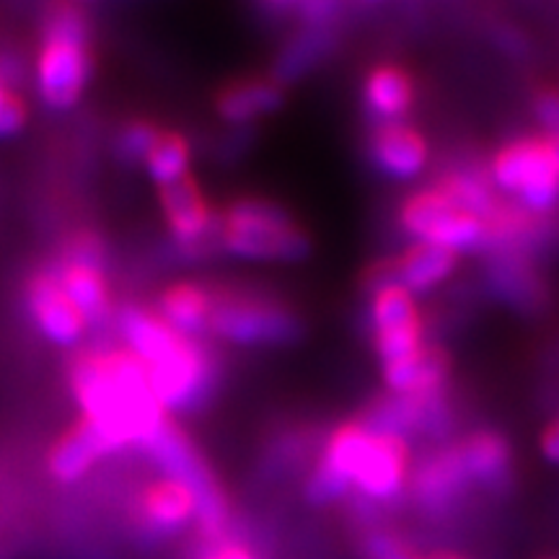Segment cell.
Listing matches in <instances>:
<instances>
[{
	"label": "cell",
	"instance_id": "1",
	"mask_svg": "<svg viewBox=\"0 0 559 559\" xmlns=\"http://www.w3.org/2000/svg\"><path fill=\"white\" fill-rule=\"evenodd\" d=\"M68 383L81 417L107 432L117 451L140 449L169 417L153 396L143 362L122 345L83 349L70 362Z\"/></svg>",
	"mask_w": 559,
	"mask_h": 559
},
{
	"label": "cell",
	"instance_id": "2",
	"mask_svg": "<svg viewBox=\"0 0 559 559\" xmlns=\"http://www.w3.org/2000/svg\"><path fill=\"white\" fill-rule=\"evenodd\" d=\"M407 477V443L376 436L358 419L342 425L326 440L306 479V498L324 508L345 500L355 489L366 506H386L404 492Z\"/></svg>",
	"mask_w": 559,
	"mask_h": 559
},
{
	"label": "cell",
	"instance_id": "3",
	"mask_svg": "<svg viewBox=\"0 0 559 559\" xmlns=\"http://www.w3.org/2000/svg\"><path fill=\"white\" fill-rule=\"evenodd\" d=\"M94 68L86 13L73 0H52L41 13L34 60V86L41 104L55 111L73 109L86 94Z\"/></svg>",
	"mask_w": 559,
	"mask_h": 559
},
{
	"label": "cell",
	"instance_id": "4",
	"mask_svg": "<svg viewBox=\"0 0 559 559\" xmlns=\"http://www.w3.org/2000/svg\"><path fill=\"white\" fill-rule=\"evenodd\" d=\"M221 249L249 262H304L311 239L277 202L243 198L218 213Z\"/></svg>",
	"mask_w": 559,
	"mask_h": 559
},
{
	"label": "cell",
	"instance_id": "5",
	"mask_svg": "<svg viewBox=\"0 0 559 559\" xmlns=\"http://www.w3.org/2000/svg\"><path fill=\"white\" fill-rule=\"evenodd\" d=\"M140 451L158 466L166 479L179 481L181 487L190 489L194 500V521L202 531V536L210 542L223 539V531L228 523V500L223 487L210 472L207 461L202 459L192 438L179 428L177 419L166 417L164 423L153 430Z\"/></svg>",
	"mask_w": 559,
	"mask_h": 559
},
{
	"label": "cell",
	"instance_id": "6",
	"mask_svg": "<svg viewBox=\"0 0 559 559\" xmlns=\"http://www.w3.org/2000/svg\"><path fill=\"white\" fill-rule=\"evenodd\" d=\"M207 334L236 347H283L304 334V321L272 298L213 293Z\"/></svg>",
	"mask_w": 559,
	"mask_h": 559
},
{
	"label": "cell",
	"instance_id": "7",
	"mask_svg": "<svg viewBox=\"0 0 559 559\" xmlns=\"http://www.w3.org/2000/svg\"><path fill=\"white\" fill-rule=\"evenodd\" d=\"M145 373L166 415H198L218 391L221 360L205 340L185 337L169 358L145 368Z\"/></svg>",
	"mask_w": 559,
	"mask_h": 559
},
{
	"label": "cell",
	"instance_id": "8",
	"mask_svg": "<svg viewBox=\"0 0 559 559\" xmlns=\"http://www.w3.org/2000/svg\"><path fill=\"white\" fill-rule=\"evenodd\" d=\"M489 181L495 192L508 194L531 215H549L559 207V166L547 138H523L498 151Z\"/></svg>",
	"mask_w": 559,
	"mask_h": 559
},
{
	"label": "cell",
	"instance_id": "9",
	"mask_svg": "<svg viewBox=\"0 0 559 559\" xmlns=\"http://www.w3.org/2000/svg\"><path fill=\"white\" fill-rule=\"evenodd\" d=\"M402 228L415 243H432L453 254H477L498 247V230L459 210L438 190L412 194L402 207Z\"/></svg>",
	"mask_w": 559,
	"mask_h": 559
},
{
	"label": "cell",
	"instance_id": "10",
	"mask_svg": "<svg viewBox=\"0 0 559 559\" xmlns=\"http://www.w3.org/2000/svg\"><path fill=\"white\" fill-rule=\"evenodd\" d=\"M158 202L171 236V249L177 251L181 260L198 262L205 260L213 249H221L218 213L210 207V202L192 177L160 187Z\"/></svg>",
	"mask_w": 559,
	"mask_h": 559
},
{
	"label": "cell",
	"instance_id": "11",
	"mask_svg": "<svg viewBox=\"0 0 559 559\" xmlns=\"http://www.w3.org/2000/svg\"><path fill=\"white\" fill-rule=\"evenodd\" d=\"M360 423L376 436L407 443L412 436L432 440L445 438L453 428V415L443 391L423 396L386 394L383 400L373 402V407L366 412Z\"/></svg>",
	"mask_w": 559,
	"mask_h": 559
},
{
	"label": "cell",
	"instance_id": "12",
	"mask_svg": "<svg viewBox=\"0 0 559 559\" xmlns=\"http://www.w3.org/2000/svg\"><path fill=\"white\" fill-rule=\"evenodd\" d=\"M24 306L39 334L58 347H79L88 334L86 319L62 290L52 264H41L24 283Z\"/></svg>",
	"mask_w": 559,
	"mask_h": 559
},
{
	"label": "cell",
	"instance_id": "13",
	"mask_svg": "<svg viewBox=\"0 0 559 559\" xmlns=\"http://www.w3.org/2000/svg\"><path fill=\"white\" fill-rule=\"evenodd\" d=\"M373 347L381 366L404 360L423 349V321L415 298L396 285H379L370 300Z\"/></svg>",
	"mask_w": 559,
	"mask_h": 559
},
{
	"label": "cell",
	"instance_id": "14",
	"mask_svg": "<svg viewBox=\"0 0 559 559\" xmlns=\"http://www.w3.org/2000/svg\"><path fill=\"white\" fill-rule=\"evenodd\" d=\"M472 479L464 469L459 445L440 449L425 456L412 472V495L417 508L428 519H449L456 513L461 500L469 495Z\"/></svg>",
	"mask_w": 559,
	"mask_h": 559
},
{
	"label": "cell",
	"instance_id": "15",
	"mask_svg": "<svg viewBox=\"0 0 559 559\" xmlns=\"http://www.w3.org/2000/svg\"><path fill=\"white\" fill-rule=\"evenodd\" d=\"M459 267V257L449 249L432 247V243H412L400 260L389 267L373 272V288L379 285H396L412 298L440 288Z\"/></svg>",
	"mask_w": 559,
	"mask_h": 559
},
{
	"label": "cell",
	"instance_id": "16",
	"mask_svg": "<svg viewBox=\"0 0 559 559\" xmlns=\"http://www.w3.org/2000/svg\"><path fill=\"white\" fill-rule=\"evenodd\" d=\"M111 453H117V445L111 443L107 432L96 428L91 419L79 417L52 443L50 456H47V469H50L52 479L62 481V485H73Z\"/></svg>",
	"mask_w": 559,
	"mask_h": 559
},
{
	"label": "cell",
	"instance_id": "17",
	"mask_svg": "<svg viewBox=\"0 0 559 559\" xmlns=\"http://www.w3.org/2000/svg\"><path fill=\"white\" fill-rule=\"evenodd\" d=\"M425 138L409 124H379L370 138V160L391 181H412L428 166Z\"/></svg>",
	"mask_w": 559,
	"mask_h": 559
},
{
	"label": "cell",
	"instance_id": "18",
	"mask_svg": "<svg viewBox=\"0 0 559 559\" xmlns=\"http://www.w3.org/2000/svg\"><path fill=\"white\" fill-rule=\"evenodd\" d=\"M52 270L58 275L62 290L73 300L75 309L86 319L88 330H104V326H115V296H111L107 270L86 267V264H73L52 260Z\"/></svg>",
	"mask_w": 559,
	"mask_h": 559
},
{
	"label": "cell",
	"instance_id": "19",
	"mask_svg": "<svg viewBox=\"0 0 559 559\" xmlns=\"http://www.w3.org/2000/svg\"><path fill=\"white\" fill-rule=\"evenodd\" d=\"M285 102V86L275 79H247L223 86L215 96V115L230 128H249L275 115Z\"/></svg>",
	"mask_w": 559,
	"mask_h": 559
},
{
	"label": "cell",
	"instance_id": "20",
	"mask_svg": "<svg viewBox=\"0 0 559 559\" xmlns=\"http://www.w3.org/2000/svg\"><path fill=\"white\" fill-rule=\"evenodd\" d=\"M459 453L474 487H481L489 495H502L513 485V453L508 440L498 432H474L459 443Z\"/></svg>",
	"mask_w": 559,
	"mask_h": 559
},
{
	"label": "cell",
	"instance_id": "21",
	"mask_svg": "<svg viewBox=\"0 0 559 559\" xmlns=\"http://www.w3.org/2000/svg\"><path fill=\"white\" fill-rule=\"evenodd\" d=\"M138 519L148 534L174 536L194 521V500L190 489L174 479H156L145 487L138 502Z\"/></svg>",
	"mask_w": 559,
	"mask_h": 559
},
{
	"label": "cell",
	"instance_id": "22",
	"mask_svg": "<svg viewBox=\"0 0 559 559\" xmlns=\"http://www.w3.org/2000/svg\"><path fill=\"white\" fill-rule=\"evenodd\" d=\"M156 311L171 330L185 334V337L205 340L210 311H213V290L202 283H194V280H181V283L160 290Z\"/></svg>",
	"mask_w": 559,
	"mask_h": 559
},
{
	"label": "cell",
	"instance_id": "23",
	"mask_svg": "<svg viewBox=\"0 0 559 559\" xmlns=\"http://www.w3.org/2000/svg\"><path fill=\"white\" fill-rule=\"evenodd\" d=\"M362 102L368 115L379 124H400L415 102L412 79L396 66H379L368 73L362 86Z\"/></svg>",
	"mask_w": 559,
	"mask_h": 559
},
{
	"label": "cell",
	"instance_id": "24",
	"mask_svg": "<svg viewBox=\"0 0 559 559\" xmlns=\"http://www.w3.org/2000/svg\"><path fill=\"white\" fill-rule=\"evenodd\" d=\"M445 379H449V360L432 347H423L409 358L383 366V383H386L389 394H432V391L443 389Z\"/></svg>",
	"mask_w": 559,
	"mask_h": 559
},
{
	"label": "cell",
	"instance_id": "25",
	"mask_svg": "<svg viewBox=\"0 0 559 559\" xmlns=\"http://www.w3.org/2000/svg\"><path fill=\"white\" fill-rule=\"evenodd\" d=\"M489 288L513 306V309L531 311L542 300V283L521 254H515L510 247L492 249V262H489Z\"/></svg>",
	"mask_w": 559,
	"mask_h": 559
},
{
	"label": "cell",
	"instance_id": "26",
	"mask_svg": "<svg viewBox=\"0 0 559 559\" xmlns=\"http://www.w3.org/2000/svg\"><path fill=\"white\" fill-rule=\"evenodd\" d=\"M332 41V26L304 24L296 34H293L288 45L283 47V52L277 55L272 79H275L280 86L304 79L317 62H321L330 55Z\"/></svg>",
	"mask_w": 559,
	"mask_h": 559
},
{
	"label": "cell",
	"instance_id": "27",
	"mask_svg": "<svg viewBox=\"0 0 559 559\" xmlns=\"http://www.w3.org/2000/svg\"><path fill=\"white\" fill-rule=\"evenodd\" d=\"M438 192H443L453 205L464 213L474 215V218L489 223L495 230L500 228V210H498V192H495L492 181L481 177L477 171H451L443 179V185L436 187Z\"/></svg>",
	"mask_w": 559,
	"mask_h": 559
},
{
	"label": "cell",
	"instance_id": "28",
	"mask_svg": "<svg viewBox=\"0 0 559 559\" xmlns=\"http://www.w3.org/2000/svg\"><path fill=\"white\" fill-rule=\"evenodd\" d=\"M192 164V145L181 132L177 130H160V135L145 158V171L153 185L169 187L174 181L190 177Z\"/></svg>",
	"mask_w": 559,
	"mask_h": 559
},
{
	"label": "cell",
	"instance_id": "29",
	"mask_svg": "<svg viewBox=\"0 0 559 559\" xmlns=\"http://www.w3.org/2000/svg\"><path fill=\"white\" fill-rule=\"evenodd\" d=\"M160 130L153 120H145V117H135V120H128L120 124V130L111 138V151H115V158L124 166H145V158L156 143Z\"/></svg>",
	"mask_w": 559,
	"mask_h": 559
},
{
	"label": "cell",
	"instance_id": "30",
	"mask_svg": "<svg viewBox=\"0 0 559 559\" xmlns=\"http://www.w3.org/2000/svg\"><path fill=\"white\" fill-rule=\"evenodd\" d=\"M58 260L86 264V267H96V270H107L109 251L102 234H96L94 228H79L66 236Z\"/></svg>",
	"mask_w": 559,
	"mask_h": 559
},
{
	"label": "cell",
	"instance_id": "31",
	"mask_svg": "<svg viewBox=\"0 0 559 559\" xmlns=\"http://www.w3.org/2000/svg\"><path fill=\"white\" fill-rule=\"evenodd\" d=\"M26 120H29V109H26L21 88L11 86V83L0 75V140L19 135V132L24 130Z\"/></svg>",
	"mask_w": 559,
	"mask_h": 559
},
{
	"label": "cell",
	"instance_id": "32",
	"mask_svg": "<svg viewBox=\"0 0 559 559\" xmlns=\"http://www.w3.org/2000/svg\"><path fill=\"white\" fill-rule=\"evenodd\" d=\"M360 557L362 559H419L415 555V549L407 547L400 536L389 534V531L383 528H373L362 536Z\"/></svg>",
	"mask_w": 559,
	"mask_h": 559
},
{
	"label": "cell",
	"instance_id": "33",
	"mask_svg": "<svg viewBox=\"0 0 559 559\" xmlns=\"http://www.w3.org/2000/svg\"><path fill=\"white\" fill-rule=\"evenodd\" d=\"M340 11V0H300L298 13L304 24L313 26H332L334 16Z\"/></svg>",
	"mask_w": 559,
	"mask_h": 559
},
{
	"label": "cell",
	"instance_id": "34",
	"mask_svg": "<svg viewBox=\"0 0 559 559\" xmlns=\"http://www.w3.org/2000/svg\"><path fill=\"white\" fill-rule=\"evenodd\" d=\"M536 120L547 130V135H559V94L557 91H544L536 99Z\"/></svg>",
	"mask_w": 559,
	"mask_h": 559
},
{
	"label": "cell",
	"instance_id": "35",
	"mask_svg": "<svg viewBox=\"0 0 559 559\" xmlns=\"http://www.w3.org/2000/svg\"><path fill=\"white\" fill-rule=\"evenodd\" d=\"M542 453L549 464H559V419L551 423L542 436Z\"/></svg>",
	"mask_w": 559,
	"mask_h": 559
},
{
	"label": "cell",
	"instance_id": "36",
	"mask_svg": "<svg viewBox=\"0 0 559 559\" xmlns=\"http://www.w3.org/2000/svg\"><path fill=\"white\" fill-rule=\"evenodd\" d=\"M207 559H254V555L239 547V544H218V547L210 551Z\"/></svg>",
	"mask_w": 559,
	"mask_h": 559
},
{
	"label": "cell",
	"instance_id": "37",
	"mask_svg": "<svg viewBox=\"0 0 559 559\" xmlns=\"http://www.w3.org/2000/svg\"><path fill=\"white\" fill-rule=\"evenodd\" d=\"M270 11H288L290 5H298L300 0H262Z\"/></svg>",
	"mask_w": 559,
	"mask_h": 559
},
{
	"label": "cell",
	"instance_id": "38",
	"mask_svg": "<svg viewBox=\"0 0 559 559\" xmlns=\"http://www.w3.org/2000/svg\"><path fill=\"white\" fill-rule=\"evenodd\" d=\"M547 145H549L551 156H555L557 166H559V135H547Z\"/></svg>",
	"mask_w": 559,
	"mask_h": 559
},
{
	"label": "cell",
	"instance_id": "39",
	"mask_svg": "<svg viewBox=\"0 0 559 559\" xmlns=\"http://www.w3.org/2000/svg\"><path fill=\"white\" fill-rule=\"evenodd\" d=\"M430 559H464V557H456V555H436V557H430Z\"/></svg>",
	"mask_w": 559,
	"mask_h": 559
},
{
	"label": "cell",
	"instance_id": "40",
	"mask_svg": "<svg viewBox=\"0 0 559 559\" xmlns=\"http://www.w3.org/2000/svg\"><path fill=\"white\" fill-rule=\"evenodd\" d=\"M75 3H81V0H75Z\"/></svg>",
	"mask_w": 559,
	"mask_h": 559
}]
</instances>
